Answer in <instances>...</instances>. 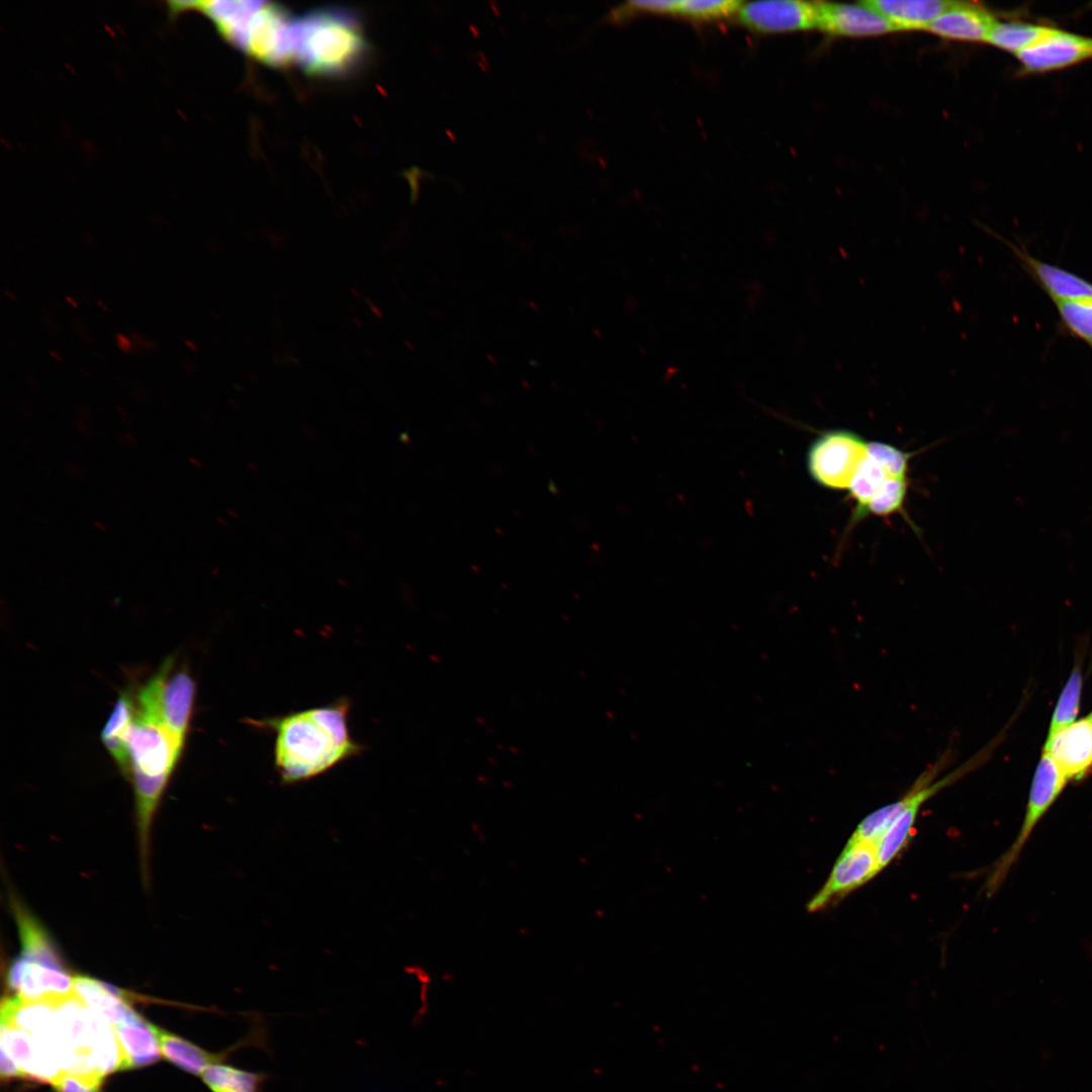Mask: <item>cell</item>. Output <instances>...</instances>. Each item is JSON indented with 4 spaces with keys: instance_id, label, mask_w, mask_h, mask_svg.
<instances>
[{
    "instance_id": "obj_1",
    "label": "cell",
    "mask_w": 1092,
    "mask_h": 1092,
    "mask_svg": "<svg viewBox=\"0 0 1092 1092\" xmlns=\"http://www.w3.org/2000/svg\"><path fill=\"white\" fill-rule=\"evenodd\" d=\"M349 708L341 699L265 722L276 733L275 766L282 784L315 778L361 750L350 735Z\"/></svg>"
},
{
    "instance_id": "obj_2",
    "label": "cell",
    "mask_w": 1092,
    "mask_h": 1092,
    "mask_svg": "<svg viewBox=\"0 0 1092 1092\" xmlns=\"http://www.w3.org/2000/svg\"><path fill=\"white\" fill-rule=\"evenodd\" d=\"M129 779L133 785L142 858H147L149 833L155 811L183 748L164 727L159 714L135 702V715L127 737Z\"/></svg>"
},
{
    "instance_id": "obj_3",
    "label": "cell",
    "mask_w": 1092,
    "mask_h": 1092,
    "mask_svg": "<svg viewBox=\"0 0 1092 1092\" xmlns=\"http://www.w3.org/2000/svg\"><path fill=\"white\" fill-rule=\"evenodd\" d=\"M295 32L294 61L310 75L345 73L366 51L356 18L341 9H320L296 19Z\"/></svg>"
},
{
    "instance_id": "obj_4",
    "label": "cell",
    "mask_w": 1092,
    "mask_h": 1092,
    "mask_svg": "<svg viewBox=\"0 0 1092 1092\" xmlns=\"http://www.w3.org/2000/svg\"><path fill=\"white\" fill-rule=\"evenodd\" d=\"M984 759L983 753L980 752L946 776L937 779V776L948 762V752H946L916 779L908 790L910 794L908 805L877 843L879 872L891 863L911 840L913 827L921 806L939 791L971 772Z\"/></svg>"
},
{
    "instance_id": "obj_5",
    "label": "cell",
    "mask_w": 1092,
    "mask_h": 1092,
    "mask_svg": "<svg viewBox=\"0 0 1092 1092\" xmlns=\"http://www.w3.org/2000/svg\"><path fill=\"white\" fill-rule=\"evenodd\" d=\"M1069 780L1051 756L1042 752L1030 786L1026 810L1019 832L1008 850L995 862L986 883V891L994 894L1001 886L1033 829L1045 815Z\"/></svg>"
},
{
    "instance_id": "obj_6",
    "label": "cell",
    "mask_w": 1092,
    "mask_h": 1092,
    "mask_svg": "<svg viewBox=\"0 0 1092 1092\" xmlns=\"http://www.w3.org/2000/svg\"><path fill=\"white\" fill-rule=\"evenodd\" d=\"M868 444L850 430H829L811 444L807 465L810 476L821 486L848 489L868 454Z\"/></svg>"
},
{
    "instance_id": "obj_7",
    "label": "cell",
    "mask_w": 1092,
    "mask_h": 1092,
    "mask_svg": "<svg viewBox=\"0 0 1092 1092\" xmlns=\"http://www.w3.org/2000/svg\"><path fill=\"white\" fill-rule=\"evenodd\" d=\"M295 23L287 9L263 2L251 20L242 50L266 65H287L295 59Z\"/></svg>"
},
{
    "instance_id": "obj_8",
    "label": "cell",
    "mask_w": 1092,
    "mask_h": 1092,
    "mask_svg": "<svg viewBox=\"0 0 1092 1092\" xmlns=\"http://www.w3.org/2000/svg\"><path fill=\"white\" fill-rule=\"evenodd\" d=\"M157 705L161 721L173 740L184 748L195 699V682L185 665L167 658L156 671Z\"/></svg>"
},
{
    "instance_id": "obj_9",
    "label": "cell",
    "mask_w": 1092,
    "mask_h": 1092,
    "mask_svg": "<svg viewBox=\"0 0 1092 1092\" xmlns=\"http://www.w3.org/2000/svg\"><path fill=\"white\" fill-rule=\"evenodd\" d=\"M877 844L846 842L827 880L807 904L809 912L827 908L879 874Z\"/></svg>"
},
{
    "instance_id": "obj_10",
    "label": "cell",
    "mask_w": 1092,
    "mask_h": 1092,
    "mask_svg": "<svg viewBox=\"0 0 1092 1092\" xmlns=\"http://www.w3.org/2000/svg\"><path fill=\"white\" fill-rule=\"evenodd\" d=\"M1020 72L1043 74L1092 60V37L1055 28L1033 47L1015 55Z\"/></svg>"
},
{
    "instance_id": "obj_11",
    "label": "cell",
    "mask_w": 1092,
    "mask_h": 1092,
    "mask_svg": "<svg viewBox=\"0 0 1092 1092\" xmlns=\"http://www.w3.org/2000/svg\"><path fill=\"white\" fill-rule=\"evenodd\" d=\"M738 20L762 33H783L816 28V2L766 0L741 3Z\"/></svg>"
},
{
    "instance_id": "obj_12",
    "label": "cell",
    "mask_w": 1092,
    "mask_h": 1092,
    "mask_svg": "<svg viewBox=\"0 0 1092 1092\" xmlns=\"http://www.w3.org/2000/svg\"><path fill=\"white\" fill-rule=\"evenodd\" d=\"M74 979L64 965L18 957L10 966L8 985L16 996L32 1001H60L74 994Z\"/></svg>"
},
{
    "instance_id": "obj_13",
    "label": "cell",
    "mask_w": 1092,
    "mask_h": 1092,
    "mask_svg": "<svg viewBox=\"0 0 1092 1092\" xmlns=\"http://www.w3.org/2000/svg\"><path fill=\"white\" fill-rule=\"evenodd\" d=\"M0 1043L15 1063L22 1078L43 1082L54 1080L64 1072L51 1046L39 1036L12 1024H1Z\"/></svg>"
},
{
    "instance_id": "obj_14",
    "label": "cell",
    "mask_w": 1092,
    "mask_h": 1092,
    "mask_svg": "<svg viewBox=\"0 0 1092 1092\" xmlns=\"http://www.w3.org/2000/svg\"><path fill=\"white\" fill-rule=\"evenodd\" d=\"M816 28L839 36H876L896 31L892 24L864 1L856 4L816 2Z\"/></svg>"
},
{
    "instance_id": "obj_15",
    "label": "cell",
    "mask_w": 1092,
    "mask_h": 1092,
    "mask_svg": "<svg viewBox=\"0 0 1092 1092\" xmlns=\"http://www.w3.org/2000/svg\"><path fill=\"white\" fill-rule=\"evenodd\" d=\"M1043 752L1069 782L1082 780L1092 768V713L1048 737Z\"/></svg>"
},
{
    "instance_id": "obj_16",
    "label": "cell",
    "mask_w": 1092,
    "mask_h": 1092,
    "mask_svg": "<svg viewBox=\"0 0 1092 1092\" xmlns=\"http://www.w3.org/2000/svg\"><path fill=\"white\" fill-rule=\"evenodd\" d=\"M1008 243V242H1007ZM1022 268L1056 303L1092 298V282L1056 265L1040 261L1008 243Z\"/></svg>"
},
{
    "instance_id": "obj_17",
    "label": "cell",
    "mask_w": 1092,
    "mask_h": 1092,
    "mask_svg": "<svg viewBox=\"0 0 1092 1092\" xmlns=\"http://www.w3.org/2000/svg\"><path fill=\"white\" fill-rule=\"evenodd\" d=\"M998 20L979 3L952 1L926 30L950 40L987 41Z\"/></svg>"
},
{
    "instance_id": "obj_18",
    "label": "cell",
    "mask_w": 1092,
    "mask_h": 1092,
    "mask_svg": "<svg viewBox=\"0 0 1092 1092\" xmlns=\"http://www.w3.org/2000/svg\"><path fill=\"white\" fill-rule=\"evenodd\" d=\"M112 1028L120 1052V1070L141 1068L159 1060L157 1027L134 1010H129Z\"/></svg>"
},
{
    "instance_id": "obj_19",
    "label": "cell",
    "mask_w": 1092,
    "mask_h": 1092,
    "mask_svg": "<svg viewBox=\"0 0 1092 1092\" xmlns=\"http://www.w3.org/2000/svg\"><path fill=\"white\" fill-rule=\"evenodd\" d=\"M952 1L944 0H871L864 1L880 12L895 30H919L928 26Z\"/></svg>"
},
{
    "instance_id": "obj_20",
    "label": "cell",
    "mask_w": 1092,
    "mask_h": 1092,
    "mask_svg": "<svg viewBox=\"0 0 1092 1092\" xmlns=\"http://www.w3.org/2000/svg\"><path fill=\"white\" fill-rule=\"evenodd\" d=\"M135 715V694L121 692L101 732L102 742L124 777H129L127 737Z\"/></svg>"
},
{
    "instance_id": "obj_21",
    "label": "cell",
    "mask_w": 1092,
    "mask_h": 1092,
    "mask_svg": "<svg viewBox=\"0 0 1092 1092\" xmlns=\"http://www.w3.org/2000/svg\"><path fill=\"white\" fill-rule=\"evenodd\" d=\"M74 993L88 1008L111 1026L131 1010L127 996L120 990L89 977H75Z\"/></svg>"
},
{
    "instance_id": "obj_22",
    "label": "cell",
    "mask_w": 1092,
    "mask_h": 1092,
    "mask_svg": "<svg viewBox=\"0 0 1092 1092\" xmlns=\"http://www.w3.org/2000/svg\"><path fill=\"white\" fill-rule=\"evenodd\" d=\"M157 1034L162 1055L179 1068L194 1075H201L209 1066L222 1063L228 1054L206 1052L158 1027Z\"/></svg>"
},
{
    "instance_id": "obj_23",
    "label": "cell",
    "mask_w": 1092,
    "mask_h": 1092,
    "mask_svg": "<svg viewBox=\"0 0 1092 1092\" xmlns=\"http://www.w3.org/2000/svg\"><path fill=\"white\" fill-rule=\"evenodd\" d=\"M1056 27L1028 21H997L986 42L1014 56L1050 35Z\"/></svg>"
},
{
    "instance_id": "obj_24",
    "label": "cell",
    "mask_w": 1092,
    "mask_h": 1092,
    "mask_svg": "<svg viewBox=\"0 0 1092 1092\" xmlns=\"http://www.w3.org/2000/svg\"><path fill=\"white\" fill-rule=\"evenodd\" d=\"M212 1092H262L266 1073L247 1071L222 1063L213 1064L201 1074Z\"/></svg>"
},
{
    "instance_id": "obj_25",
    "label": "cell",
    "mask_w": 1092,
    "mask_h": 1092,
    "mask_svg": "<svg viewBox=\"0 0 1092 1092\" xmlns=\"http://www.w3.org/2000/svg\"><path fill=\"white\" fill-rule=\"evenodd\" d=\"M22 950L20 956L50 964L64 965L39 923L17 902L13 904Z\"/></svg>"
},
{
    "instance_id": "obj_26",
    "label": "cell",
    "mask_w": 1092,
    "mask_h": 1092,
    "mask_svg": "<svg viewBox=\"0 0 1092 1092\" xmlns=\"http://www.w3.org/2000/svg\"><path fill=\"white\" fill-rule=\"evenodd\" d=\"M882 467L868 454L860 464L848 487L850 496L855 500L856 508L852 518L854 522L864 517V511L872 497L882 488L884 483L892 479ZM907 478V477H906Z\"/></svg>"
},
{
    "instance_id": "obj_27",
    "label": "cell",
    "mask_w": 1092,
    "mask_h": 1092,
    "mask_svg": "<svg viewBox=\"0 0 1092 1092\" xmlns=\"http://www.w3.org/2000/svg\"><path fill=\"white\" fill-rule=\"evenodd\" d=\"M1062 329L1092 350V298L1056 303Z\"/></svg>"
},
{
    "instance_id": "obj_28",
    "label": "cell",
    "mask_w": 1092,
    "mask_h": 1092,
    "mask_svg": "<svg viewBox=\"0 0 1092 1092\" xmlns=\"http://www.w3.org/2000/svg\"><path fill=\"white\" fill-rule=\"evenodd\" d=\"M1083 676L1079 667L1071 672L1054 710L1048 737L1076 721L1080 708Z\"/></svg>"
},
{
    "instance_id": "obj_29",
    "label": "cell",
    "mask_w": 1092,
    "mask_h": 1092,
    "mask_svg": "<svg viewBox=\"0 0 1092 1092\" xmlns=\"http://www.w3.org/2000/svg\"><path fill=\"white\" fill-rule=\"evenodd\" d=\"M742 2L734 0L677 1L676 15L695 20H716L737 13Z\"/></svg>"
},
{
    "instance_id": "obj_30",
    "label": "cell",
    "mask_w": 1092,
    "mask_h": 1092,
    "mask_svg": "<svg viewBox=\"0 0 1092 1092\" xmlns=\"http://www.w3.org/2000/svg\"><path fill=\"white\" fill-rule=\"evenodd\" d=\"M907 487V478H892L887 480L868 504L864 516L869 514L889 516L902 512Z\"/></svg>"
},
{
    "instance_id": "obj_31",
    "label": "cell",
    "mask_w": 1092,
    "mask_h": 1092,
    "mask_svg": "<svg viewBox=\"0 0 1092 1092\" xmlns=\"http://www.w3.org/2000/svg\"><path fill=\"white\" fill-rule=\"evenodd\" d=\"M868 455L894 478H906L911 453L883 442H869Z\"/></svg>"
},
{
    "instance_id": "obj_32",
    "label": "cell",
    "mask_w": 1092,
    "mask_h": 1092,
    "mask_svg": "<svg viewBox=\"0 0 1092 1092\" xmlns=\"http://www.w3.org/2000/svg\"><path fill=\"white\" fill-rule=\"evenodd\" d=\"M102 1079L62 1072L52 1083L57 1092H98Z\"/></svg>"
},
{
    "instance_id": "obj_33",
    "label": "cell",
    "mask_w": 1092,
    "mask_h": 1092,
    "mask_svg": "<svg viewBox=\"0 0 1092 1092\" xmlns=\"http://www.w3.org/2000/svg\"><path fill=\"white\" fill-rule=\"evenodd\" d=\"M677 8V1L669 0H647V1H629L624 5V8H619L621 11L629 12H647L655 14H675Z\"/></svg>"
},
{
    "instance_id": "obj_34",
    "label": "cell",
    "mask_w": 1092,
    "mask_h": 1092,
    "mask_svg": "<svg viewBox=\"0 0 1092 1092\" xmlns=\"http://www.w3.org/2000/svg\"><path fill=\"white\" fill-rule=\"evenodd\" d=\"M0 1072L2 1078L22 1077L20 1070L12 1059L1 1050Z\"/></svg>"
},
{
    "instance_id": "obj_35",
    "label": "cell",
    "mask_w": 1092,
    "mask_h": 1092,
    "mask_svg": "<svg viewBox=\"0 0 1092 1092\" xmlns=\"http://www.w3.org/2000/svg\"><path fill=\"white\" fill-rule=\"evenodd\" d=\"M118 342H119V345H120V347L122 349H125V347H124L125 344L128 345V342L126 341V339L123 336L118 337Z\"/></svg>"
}]
</instances>
